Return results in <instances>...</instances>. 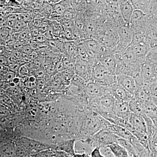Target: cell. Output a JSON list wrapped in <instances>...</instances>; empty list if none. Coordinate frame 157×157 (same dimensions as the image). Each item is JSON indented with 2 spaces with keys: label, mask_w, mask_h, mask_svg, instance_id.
<instances>
[{
  "label": "cell",
  "mask_w": 157,
  "mask_h": 157,
  "mask_svg": "<svg viewBox=\"0 0 157 157\" xmlns=\"http://www.w3.org/2000/svg\"><path fill=\"white\" fill-rule=\"evenodd\" d=\"M92 81L102 86L109 87L116 83L117 76L95 59L93 63Z\"/></svg>",
  "instance_id": "cell-1"
},
{
  "label": "cell",
  "mask_w": 157,
  "mask_h": 157,
  "mask_svg": "<svg viewBox=\"0 0 157 157\" xmlns=\"http://www.w3.org/2000/svg\"><path fill=\"white\" fill-rule=\"evenodd\" d=\"M119 138L111 130L102 129L92 137L87 138L85 141L94 148L109 146L113 144L117 143Z\"/></svg>",
  "instance_id": "cell-2"
},
{
  "label": "cell",
  "mask_w": 157,
  "mask_h": 157,
  "mask_svg": "<svg viewBox=\"0 0 157 157\" xmlns=\"http://www.w3.org/2000/svg\"><path fill=\"white\" fill-rule=\"evenodd\" d=\"M117 32L119 42L114 51H122L130 46L133 37V31L130 25L125 24L118 28Z\"/></svg>",
  "instance_id": "cell-3"
},
{
  "label": "cell",
  "mask_w": 157,
  "mask_h": 157,
  "mask_svg": "<svg viewBox=\"0 0 157 157\" xmlns=\"http://www.w3.org/2000/svg\"><path fill=\"white\" fill-rule=\"evenodd\" d=\"M93 63L82 60L77 57L75 61V73L84 79L86 82L92 81Z\"/></svg>",
  "instance_id": "cell-4"
},
{
  "label": "cell",
  "mask_w": 157,
  "mask_h": 157,
  "mask_svg": "<svg viewBox=\"0 0 157 157\" xmlns=\"http://www.w3.org/2000/svg\"><path fill=\"white\" fill-rule=\"evenodd\" d=\"M109 91V87L102 86L92 81L87 82L85 88L86 94L91 102L104 95Z\"/></svg>",
  "instance_id": "cell-5"
},
{
  "label": "cell",
  "mask_w": 157,
  "mask_h": 157,
  "mask_svg": "<svg viewBox=\"0 0 157 157\" xmlns=\"http://www.w3.org/2000/svg\"><path fill=\"white\" fill-rule=\"evenodd\" d=\"M21 146L26 150L29 155L36 154L39 152L52 148L50 145L45 143L23 137L21 140Z\"/></svg>",
  "instance_id": "cell-6"
},
{
  "label": "cell",
  "mask_w": 157,
  "mask_h": 157,
  "mask_svg": "<svg viewBox=\"0 0 157 157\" xmlns=\"http://www.w3.org/2000/svg\"><path fill=\"white\" fill-rule=\"evenodd\" d=\"M110 93L115 100H120L129 103L134 97V95L130 94L123 87L117 83L109 86Z\"/></svg>",
  "instance_id": "cell-7"
},
{
  "label": "cell",
  "mask_w": 157,
  "mask_h": 157,
  "mask_svg": "<svg viewBox=\"0 0 157 157\" xmlns=\"http://www.w3.org/2000/svg\"><path fill=\"white\" fill-rule=\"evenodd\" d=\"M96 59L110 72L115 74L116 60L114 56V51H110L101 55L97 57Z\"/></svg>",
  "instance_id": "cell-8"
},
{
  "label": "cell",
  "mask_w": 157,
  "mask_h": 157,
  "mask_svg": "<svg viewBox=\"0 0 157 157\" xmlns=\"http://www.w3.org/2000/svg\"><path fill=\"white\" fill-rule=\"evenodd\" d=\"M118 2L122 18L126 24L130 25L131 17L135 10L131 1H118Z\"/></svg>",
  "instance_id": "cell-9"
},
{
  "label": "cell",
  "mask_w": 157,
  "mask_h": 157,
  "mask_svg": "<svg viewBox=\"0 0 157 157\" xmlns=\"http://www.w3.org/2000/svg\"><path fill=\"white\" fill-rule=\"evenodd\" d=\"M141 70L144 83L157 79V66L144 61L141 65Z\"/></svg>",
  "instance_id": "cell-10"
},
{
  "label": "cell",
  "mask_w": 157,
  "mask_h": 157,
  "mask_svg": "<svg viewBox=\"0 0 157 157\" xmlns=\"http://www.w3.org/2000/svg\"><path fill=\"white\" fill-rule=\"evenodd\" d=\"M76 142L75 138H69L63 140L52 146V149L64 151L73 156L76 153L75 149Z\"/></svg>",
  "instance_id": "cell-11"
},
{
  "label": "cell",
  "mask_w": 157,
  "mask_h": 157,
  "mask_svg": "<svg viewBox=\"0 0 157 157\" xmlns=\"http://www.w3.org/2000/svg\"><path fill=\"white\" fill-rule=\"evenodd\" d=\"M113 111L117 117L126 119H128L129 115L131 113L128 103L115 99H114Z\"/></svg>",
  "instance_id": "cell-12"
},
{
  "label": "cell",
  "mask_w": 157,
  "mask_h": 157,
  "mask_svg": "<svg viewBox=\"0 0 157 157\" xmlns=\"http://www.w3.org/2000/svg\"><path fill=\"white\" fill-rule=\"evenodd\" d=\"M116 83L123 87L127 91L134 95L136 90V82L134 78L126 75L117 76Z\"/></svg>",
  "instance_id": "cell-13"
},
{
  "label": "cell",
  "mask_w": 157,
  "mask_h": 157,
  "mask_svg": "<svg viewBox=\"0 0 157 157\" xmlns=\"http://www.w3.org/2000/svg\"><path fill=\"white\" fill-rule=\"evenodd\" d=\"M128 105L131 113L133 114L140 116L142 117L144 116V104L141 101L134 97L129 101Z\"/></svg>",
  "instance_id": "cell-14"
},
{
  "label": "cell",
  "mask_w": 157,
  "mask_h": 157,
  "mask_svg": "<svg viewBox=\"0 0 157 157\" xmlns=\"http://www.w3.org/2000/svg\"><path fill=\"white\" fill-rule=\"evenodd\" d=\"M144 116L150 119L155 125L157 126V107L152 101L144 104Z\"/></svg>",
  "instance_id": "cell-15"
},
{
  "label": "cell",
  "mask_w": 157,
  "mask_h": 157,
  "mask_svg": "<svg viewBox=\"0 0 157 157\" xmlns=\"http://www.w3.org/2000/svg\"><path fill=\"white\" fill-rule=\"evenodd\" d=\"M135 10H139L148 15L150 9L151 1H131Z\"/></svg>",
  "instance_id": "cell-16"
},
{
  "label": "cell",
  "mask_w": 157,
  "mask_h": 157,
  "mask_svg": "<svg viewBox=\"0 0 157 157\" xmlns=\"http://www.w3.org/2000/svg\"><path fill=\"white\" fill-rule=\"evenodd\" d=\"M65 51L70 59H76L78 57V46L73 42H66L64 45Z\"/></svg>",
  "instance_id": "cell-17"
},
{
  "label": "cell",
  "mask_w": 157,
  "mask_h": 157,
  "mask_svg": "<svg viewBox=\"0 0 157 157\" xmlns=\"http://www.w3.org/2000/svg\"><path fill=\"white\" fill-rule=\"evenodd\" d=\"M108 146L111 149L114 157H129L126 150L118 144H113Z\"/></svg>",
  "instance_id": "cell-18"
},
{
  "label": "cell",
  "mask_w": 157,
  "mask_h": 157,
  "mask_svg": "<svg viewBox=\"0 0 157 157\" xmlns=\"http://www.w3.org/2000/svg\"><path fill=\"white\" fill-rule=\"evenodd\" d=\"M117 143L126 150L128 154L129 157H138L134 147L132 146V144L128 140L119 137L117 139Z\"/></svg>",
  "instance_id": "cell-19"
},
{
  "label": "cell",
  "mask_w": 157,
  "mask_h": 157,
  "mask_svg": "<svg viewBox=\"0 0 157 157\" xmlns=\"http://www.w3.org/2000/svg\"><path fill=\"white\" fill-rule=\"evenodd\" d=\"M146 41L145 33H133L132 42H131L130 46H135V45H140V44L143 43L144 42H146Z\"/></svg>",
  "instance_id": "cell-20"
},
{
  "label": "cell",
  "mask_w": 157,
  "mask_h": 157,
  "mask_svg": "<svg viewBox=\"0 0 157 157\" xmlns=\"http://www.w3.org/2000/svg\"><path fill=\"white\" fill-rule=\"evenodd\" d=\"M151 98H157V79L145 83Z\"/></svg>",
  "instance_id": "cell-21"
},
{
  "label": "cell",
  "mask_w": 157,
  "mask_h": 157,
  "mask_svg": "<svg viewBox=\"0 0 157 157\" xmlns=\"http://www.w3.org/2000/svg\"><path fill=\"white\" fill-rule=\"evenodd\" d=\"M34 155L35 157H54V150L52 148L42 151Z\"/></svg>",
  "instance_id": "cell-22"
},
{
  "label": "cell",
  "mask_w": 157,
  "mask_h": 157,
  "mask_svg": "<svg viewBox=\"0 0 157 157\" xmlns=\"http://www.w3.org/2000/svg\"><path fill=\"white\" fill-rule=\"evenodd\" d=\"M61 1L53 6V11L54 12H56L60 16H63L65 11L67 10L62 4Z\"/></svg>",
  "instance_id": "cell-23"
},
{
  "label": "cell",
  "mask_w": 157,
  "mask_h": 157,
  "mask_svg": "<svg viewBox=\"0 0 157 157\" xmlns=\"http://www.w3.org/2000/svg\"><path fill=\"white\" fill-rule=\"evenodd\" d=\"M29 73V70L25 64L21 66L19 70H18L17 75H18L20 78L21 77L24 78V77H26L28 76Z\"/></svg>",
  "instance_id": "cell-24"
},
{
  "label": "cell",
  "mask_w": 157,
  "mask_h": 157,
  "mask_svg": "<svg viewBox=\"0 0 157 157\" xmlns=\"http://www.w3.org/2000/svg\"><path fill=\"white\" fill-rule=\"evenodd\" d=\"M101 153L105 157H114L111 149L108 146L100 147Z\"/></svg>",
  "instance_id": "cell-25"
},
{
  "label": "cell",
  "mask_w": 157,
  "mask_h": 157,
  "mask_svg": "<svg viewBox=\"0 0 157 157\" xmlns=\"http://www.w3.org/2000/svg\"><path fill=\"white\" fill-rule=\"evenodd\" d=\"M42 9H43L45 13L50 14L53 12V7L47 2H43L42 6Z\"/></svg>",
  "instance_id": "cell-26"
},
{
  "label": "cell",
  "mask_w": 157,
  "mask_h": 157,
  "mask_svg": "<svg viewBox=\"0 0 157 157\" xmlns=\"http://www.w3.org/2000/svg\"><path fill=\"white\" fill-rule=\"evenodd\" d=\"M29 30L30 33L31 37L35 38L40 34L39 28L36 27L32 25L31 24H29Z\"/></svg>",
  "instance_id": "cell-27"
},
{
  "label": "cell",
  "mask_w": 157,
  "mask_h": 157,
  "mask_svg": "<svg viewBox=\"0 0 157 157\" xmlns=\"http://www.w3.org/2000/svg\"><path fill=\"white\" fill-rule=\"evenodd\" d=\"M34 40H35V42L40 43V44H43V43L48 42V39L44 34H40L37 37L34 38Z\"/></svg>",
  "instance_id": "cell-28"
},
{
  "label": "cell",
  "mask_w": 157,
  "mask_h": 157,
  "mask_svg": "<svg viewBox=\"0 0 157 157\" xmlns=\"http://www.w3.org/2000/svg\"><path fill=\"white\" fill-rule=\"evenodd\" d=\"M65 69V65L63 60H61L56 65L55 72L57 73L63 72Z\"/></svg>",
  "instance_id": "cell-29"
},
{
  "label": "cell",
  "mask_w": 157,
  "mask_h": 157,
  "mask_svg": "<svg viewBox=\"0 0 157 157\" xmlns=\"http://www.w3.org/2000/svg\"><path fill=\"white\" fill-rule=\"evenodd\" d=\"M16 75H17V74L16 73L11 72V71H9L4 76L3 78H4L5 81L9 83V82L13 80V78L14 77L17 76Z\"/></svg>",
  "instance_id": "cell-30"
},
{
  "label": "cell",
  "mask_w": 157,
  "mask_h": 157,
  "mask_svg": "<svg viewBox=\"0 0 157 157\" xmlns=\"http://www.w3.org/2000/svg\"><path fill=\"white\" fill-rule=\"evenodd\" d=\"M54 157H73L69 154L61 151L54 150Z\"/></svg>",
  "instance_id": "cell-31"
},
{
  "label": "cell",
  "mask_w": 157,
  "mask_h": 157,
  "mask_svg": "<svg viewBox=\"0 0 157 157\" xmlns=\"http://www.w3.org/2000/svg\"><path fill=\"white\" fill-rule=\"evenodd\" d=\"M91 157H105L101 153L100 147H96L93 149L90 154Z\"/></svg>",
  "instance_id": "cell-32"
},
{
  "label": "cell",
  "mask_w": 157,
  "mask_h": 157,
  "mask_svg": "<svg viewBox=\"0 0 157 157\" xmlns=\"http://www.w3.org/2000/svg\"><path fill=\"white\" fill-rule=\"evenodd\" d=\"M43 1H31V6L34 9H39L42 8Z\"/></svg>",
  "instance_id": "cell-33"
},
{
  "label": "cell",
  "mask_w": 157,
  "mask_h": 157,
  "mask_svg": "<svg viewBox=\"0 0 157 157\" xmlns=\"http://www.w3.org/2000/svg\"><path fill=\"white\" fill-rule=\"evenodd\" d=\"M20 67L21 65L16 63H15L13 64L10 65L9 67L10 71L14 72V73H16V74H17L18 70H19Z\"/></svg>",
  "instance_id": "cell-34"
},
{
  "label": "cell",
  "mask_w": 157,
  "mask_h": 157,
  "mask_svg": "<svg viewBox=\"0 0 157 157\" xmlns=\"http://www.w3.org/2000/svg\"><path fill=\"white\" fill-rule=\"evenodd\" d=\"M45 70L43 69H39L36 71L34 76L36 77V79H41L45 76Z\"/></svg>",
  "instance_id": "cell-35"
},
{
  "label": "cell",
  "mask_w": 157,
  "mask_h": 157,
  "mask_svg": "<svg viewBox=\"0 0 157 157\" xmlns=\"http://www.w3.org/2000/svg\"><path fill=\"white\" fill-rule=\"evenodd\" d=\"M0 64L4 67H9V64L8 58L5 56H0Z\"/></svg>",
  "instance_id": "cell-36"
},
{
  "label": "cell",
  "mask_w": 157,
  "mask_h": 157,
  "mask_svg": "<svg viewBox=\"0 0 157 157\" xmlns=\"http://www.w3.org/2000/svg\"><path fill=\"white\" fill-rule=\"evenodd\" d=\"M22 51H21L23 53H26L27 54H30L32 52V48L29 45H25L24 46L22 49H21Z\"/></svg>",
  "instance_id": "cell-37"
},
{
  "label": "cell",
  "mask_w": 157,
  "mask_h": 157,
  "mask_svg": "<svg viewBox=\"0 0 157 157\" xmlns=\"http://www.w3.org/2000/svg\"><path fill=\"white\" fill-rule=\"evenodd\" d=\"M30 24L36 27L39 28L41 25V21L39 19H34L31 21Z\"/></svg>",
  "instance_id": "cell-38"
},
{
  "label": "cell",
  "mask_w": 157,
  "mask_h": 157,
  "mask_svg": "<svg viewBox=\"0 0 157 157\" xmlns=\"http://www.w3.org/2000/svg\"><path fill=\"white\" fill-rule=\"evenodd\" d=\"M25 85L26 87L28 89H33L36 87V82H30L27 80L25 82Z\"/></svg>",
  "instance_id": "cell-39"
},
{
  "label": "cell",
  "mask_w": 157,
  "mask_h": 157,
  "mask_svg": "<svg viewBox=\"0 0 157 157\" xmlns=\"http://www.w3.org/2000/svg\"><path fill=\"white\" fill-rule=\"evenodd\" d=\"M150 144H157V130L155 132L154 134L151 137V140L149 142V145Z\"/></svg>",
  "instance_id": "cell-40"
},
{
  "label": "cell",
  "mask_w": 157,
  "mask_h": 157,
  "mask_svg": "<svg viewBox=\"0 0 157 157\" xmlns=\"http://www.w3.org/2000/svg\"><path fill=\"white\" fill-rule=\"evenodd\" d=\"M7 48L5 45H0V56L5 55Z\"/></svg>",
  "instance_id": "cell-41"
},
{
  "label": "cell",
  "mask_w": 157,
  "mask_h": 157,
  "mask_svg": "<svg viewBox=\"0 0 157 157\" xmlns=\"http://www.w3.org/2000/svg\"><path fill=\"white\" fill-rule=\"evenodd\" d=\"M36 78L35 77L34 75H32V76H28V78L27 81L30 82H36Z\"/></svg>",
  "instance_id": "cell-42"
},
{
  "label": "cell",
  "mask_w": 157,
  "mask_h": 157,
  "mask_svg": "<svg viewBox=\"0 0 157 157\" xmlns=\"http://www.w3.org/2000/svg\"><path fill=\"white\" fill-rule=\"evenodd\" d=\"M12 81L17 85L19 84L20 82L21 78L19 76H16V77L13 78Z\"/></svg>",
  "instance_id": "cell-43"
},
{
  "label": "cell",
  "mask_w": 157,
  "mask_h": 157,
  "mask_svg": "<svg viewBox=\"0 0 157 157\" xmlns=\"http://www.w3.org/2000/svg\"><path fill=\"white\" fill-rule=\"evenodd\" d=\"M9 87H10L14 88L15 87V86H16V85L15 84V83H14V82H13L11 81L9 82Z\"/></svg>",
  "instance_id": "cell-44"
},
{
  "label": "cell",
  "mask_w": 157,
  "mask_h": 157,
  "mask_svg": "<svg viewBox=\"0 0 157 157\" xmlns=\"http://www.w3.org/2000/svg\"><path fill=\"white\" fill-rule=\"evenodd\" d=\"M152 101L155 104V106L157 107V98H151Z\"/></svg>",
  "instance_id": "cell-45"
},
{
  "label": "cell",
  "mask_w": 157,
  "mask_h": 157,
  "mask_svg": "<svg viewBox=\"0 0 157 157\" xmlns=\"http://www.w3.org/2000/svg\"><path fill=\"white\" fill-rule=\"evenodd\" d=\"M73 157H83L82 154L76 153Z\"/></svg>",
  "instance_id": "cell-46"
},
{
  "label": "cell",
  "mask_w": 157,
  "mask_h": 157,
  "mask_svg": "<svg viewBox=\"0 0 157 157\" xmlns=\"http://www.w3.org/2000/svg\"><path fill=\"white\" fill-rule=\"evenodd\" d=\"M5 95V90L0 89V97H2Z\"/></svg>",
  "instance_id": "cell-47"
},
{
  "label": "cell",
  "mask_w": 157,
  "mask_h": 157,
  "mask_svg": "<svg viewBox=\"0 0 157 157\" xmlns=\"http://www.w3.org/2000/svg\"><path fill=\"white\" fill-rule=\"evenodd\" d=\"M83 157H91L90 155L89 154L86 153H82Z\"/></svg>",
  "instance_id": "cell-48"
},
{
  "label": "cell",
  "mask_w": 157,
  "mask_h": 157,
  "mask_svg": "<svg viewBox=\"0 0 157 157\" xmlns=\"http://www.w3.org/2000/svg\"><path fill=\"white\" fill-rule=\"evenodd\" d=\"M24 157H35V155L34 154L33 155H27L26 156H25Z\"/></svg>",
  "instance_id": "cell-49"
},
{
  "label": "cell",
  "mask_w": 157,
  "mask_h": 157,
  "mask_svg": "<svg viewBox=\"0 0 157 157\" xmlns=\"http://www.w3.org/2000/svg\"><path fill=\"white\" fill-rule=\"evenodd\" d=\"M0 157H7L5 156L2 155H0Z\"/></svg>",
  "instance_id": "cell-50"
},
{
  "label": "cell",
  "mask_w": 157,
  "mask_h": 157,
  "mask_svg": "<svg viewBox=\"0 0 157 157\" xmlns=\"http://www.w3.org/2000/svg\"><path fill=\"white\" fill-rule=\"evenodd\" d=\"M0 45H1V44H0Z\"/></svg>",
  "instance_id": "cell-51"
}]
</instances>
